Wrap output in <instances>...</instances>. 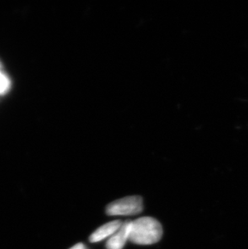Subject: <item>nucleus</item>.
I'll return each instance as SVG.
<instances>
[{"label":"nucleus","instance_id":"nucleus-1","mask_svg":"<svg viewBox=\"0 0 248 249\" xmlns=\"http://www.w3.org/2000/svg\"><path fill=\"white\" fill-rule=\"evenodd\" d=\"M163 228L159 221L152 217H142L131 221L129 240L139 245H151L159 242Z\"/></svg>","mask_w":248,"mask_h":249},{"label":"nucleus","instance_id":"nucleus-2","mask_svg":"<svg viewBox=\"0 0 248 249\" xmlns=\"http://www.w3.org/2000/svg\"><path fill=\"white\" fill-rule=\"evenodd\" d=\"M143 198L141 196H128L115 200L108 205L106 212L111 216L136 215L143 212Z\"/></svg>","mask_w":248,"mask_h":249},{"label":"nucleus","instance_id":"nucleus-3","mask_svg":"<svg viewBox=\"0 0 248 249\" xmlns=\"http://www.w3.org/2000/svg\"><path fill=\"white\" fill-rule=\"evenodd\" d=\"M131 220H126L123 223L121 228L117 232L109 238L106 244V249H123L126 241L129 240L130 231H131Z\"/></svg>","mask_w":248,"mask_h":249},{"label":"nucleus","instance_id":"nucleus-4","mask_svg":"<svg viewBox=\"0 0 248 249\" xmlns=\"http://www.w3.org/2000/svg\"><path fill=\"white\" fill-rule=\"evenodd\" d=\"M122 224L123 222L121 220H115V221L109 222L104 225L101 226L100 228H98L89 236V242H100L106 238L112 236L115 232H117L119 229L121 228Z\"/></svg>","mask_w":248,"mask_h":249},{"label":"nucleus","instance_id":"nucleus-5","mask_svg":"<svg viewBox=\"0 0 248 249\" xmlns=\"http://www.w3.org/2000/svg\"><path fill=\"white\" fill-rule=\"evenodd\" d=\"M9 79L7 78V76L0 72V94H2V93L7 91L8 88H9Z\"/></svg>","mask_w":248,"mask_h":249},{"label":"nucleus","instance_id":"nucleus-6","mask_svg":"<svg viewBox=\"0 0 248 249\" xmlns=\"http://www.w3.org/2000/svg\"><path fill=\"white\" fill-rule=\"evenodd\" d=\"M70 249H87V248L82 243H79V244L75 245L74 246H73V247L71 248Z\"/></svg>","mask_w":248,"mask_h":249}]
</instances>
